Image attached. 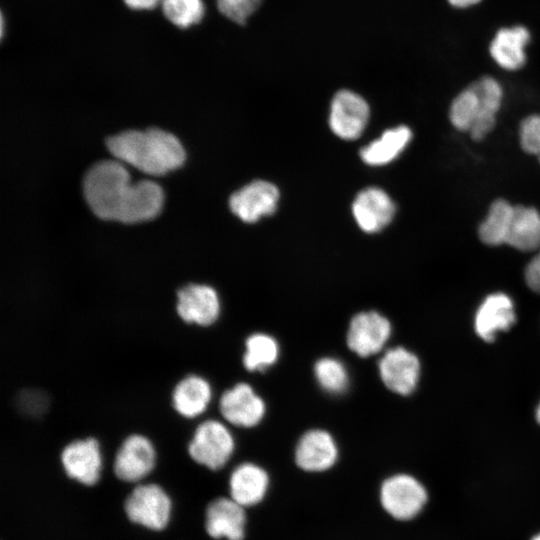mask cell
<instances>
[{"label":"cell","mask_w":540,"mask_h":540,"mask_svg":"<svg viewBox=\"0 0 540 540\" xmlns=\"http://www.w3.org/2000/svg\"><path fill=\"white\" fill-rule=\"evenodd\" d=\"M106 145L121 163L154 176L179 168L185 160L180 141L173 134L158 128L125 131L110 137Z\"/></svg>","instance_id":"obj_2"},{"label":"cell","mask_w":540,"mask_h":540,"mask_svg":"<svg viewBox=\"0 0 540 540\" xmlns=\"http://www.w3.org/2000/svg\"><path fill=\"white\" fill-rule=\"evenodd\" d=\"M243 364L249 371L264 370L278 357V344L274 338L263 333L251 335L246 340Z\"/></svg>","instance_id":"obj_24"},{"label":"cell","mask_w":540,"mask_h":540,"mask_svg":"<svg viewBox=\"0 0 540 540\" xmlns=\"http://www.w3.org/2000/svg\"><path fill=\"white\" fill-rule=\"evenodd\" d=\"M83 192L87 204L101 219L126 224L153 219L162 208L161 187L150 180L131 181L120 161L104 160L86 173Z\"/></svg>","instance_id":"obj_1"},{"label":"cell","mask_w":540,"mask_h":540,"mask_svg":"<svg viewBox=\"0 0 540 540\" xmlns=\"http://www.w3.org/2000/svg\"><path fill=\"white\" fill-rule=\"evenodd\" d=\"M411 135V130L404 125L386 130L381 137L365 146L360 156L369 165L387 164L403 151Z\"/></svg>","instance_id":"obj_23"},{"label":"cell","mask_w":540,"mask_h":540,"mask_svg":"<svg viewBox=\"0 0 540 540\" xmlns=\"http://www.w3.org/2000/svg\"><path fill=\"white\" fill-rule=\"evenodd\" d=\"M21 403L26 411L39 412L44 409L47 400L41 392H24L21 398Z\"/></svg>","instance_id":"obj_30"},{"label":"cell","mask_w":540,"mask_h":540,"mask_svg":"<svg viewBox=\"0 0 540 540\" xmlns=\"http://www.w3.org/2000/svg\"><path fill=\"white\" fill-rule=\"evenodd\" d=\"M338 457L333 437L324 430L306 432L298 441L295 451L297 465L308 472H322L331 468Z\"/></svg>","instance_id":"obj_16"},{"label":"cell","mask_w":540,"mask_h":540,"mask_svg":"<svg viewBox=\"0 0 540 540\" xmlns=\"http://www.w3.org/2000/svg\"><path fill=\"white\" fill-rule=\"evenodd\" d=\"M269 486L267 472L253 463L235 468L229 480L231 498L243 507L256 505L264 498Z\"/></svg>","instance_id":"obj_21"},{"label":"cell","mask_w":540,"mask_h":540,"mask_svg":"<svg viewBox=\"0 0 540 540\" xmlns=\"http://www.w3.org/2000/svg\"><path fill=\"white\" fill-rule=\"evenodd\" d=\"M512 300L504 293L489 295L475 315L476 333L485 341H492L495 335L509 329L515 322Z\"/></svg>","instance_id":"obj_20"},{"label":"cell","mask_w":540,"mask_h":540,"mask_svg":"<svg viewBox=\"0 0 540 540\" xmlns=\"http://www.w3.org/2000/svg\"><path fill=\"white\" fill-rule=\"evenodd\" d=\"M156 460L151 441L143 435L128 436L117 451L114 471L116 476L127 482H136L148 475Z\"/></svg>","instance_id":"obj_11"},{"label":"cell","mask_w":540,"mask_h":540,"mask_svg":"<svg viewBox=\"0 0 540 540\" xmlns=\"http://www.w3.org/2000/svg\"><path fill=\"white\" fill-rule=\"evenodd\" d=\"M222 416L240 427L257 425L265 414L263 400L246 383H239L225 391L219 401Z\"/></svg>","instance_id":"obj_14"},{"label":"cell","mask_w":540,"mask_h":540,"mask_svg":"<svg viewBox=\"0 0 540 540\" xmlns=\"http://www.w3.org/2000/svg\"><path fill=\"white\" fill-rule=\"evenodd\" d=\"M395 213L391 198L376 187L361 191L353 202V214L359 227L367 233H375L387 226Z\"/></svg>","instance_id":"obj_17"},{"label":"cell","mask_w":540,"mask_h":540,"mask_svg":"<svg viewBox=\"0 0 540 540\" xmlns=\"http://www.w3.org/2000/svg\"><path fill=\"white\" fill-rule=\"evenodd\" d=\"M179 317L200 326L213 324L220 313V301L214 288L205 284H187L177 291Z\"/></svg>","instance_id":"obj_10"},{"label":"cell","mask_w":540,"mask_h":540,"mask_svg":"<svg viewBox=\"0 0 540 540\" xmlns=\"http://www.w3.org/2000/svg\"><path fill=\"white\" fill-rule=\"evenodd\" d=\"M314 373L320 386L330 393H342L347 388V371L337 359H319L315 363Z\"/></svg>","instance_id":"obj_26"},{"label":"cell","mask_w":540,"mask_h":540,"mask_svg":"<svg viewBox=\"0 0 540 540\" xmlns=\"http://www.w3.org/2000/svg\"><path fill=\"white\" fill-rule=\"evenodd\" d=\"M233 451L232 434L223 423L212 419L198 425L188 445L191 458L213 470L224 466Z\"/></svg>","instance_id":"obj_6"},{"label":"cell","mask_w":540,"mask_h":540,"mask_svg":"<svg viewBox=\"0 0 540 540\" xmlns=\"http://www.w3.org/2000/svg\"><path fill=\"white\" fill-rule=\"evenodd\" d=\"M391 334L390 322L381 314L370 311L355 315L349 325L347 345L361 357L378 353Z\"/></svg>","instance_id":"obj_8"},{"label":"cell","mask_w":540,"mask_h":540,"mask_svg":"<svg viewBox=\"0 0 540 540\" xmlns=\"http://www.w3.org/2000/svg\"><path fill=\"white\" fill-rule=\"evenodd\" d=\"M520 144L525 152L536 155L540 162V115H531L522 120Z\"/></svg>","instance_id":"obj_28"},{"label":"cell","mask_w":540,"mask_h":540,"mask_svg":"<svg viewBox=\"0 0 540 540\" xmlns=\"http://www.w3.org/2000/svg\"><path fill=\"white\" fill-rule=\"evenodd\" d=\"M536 419L540 424V403H539V406H538V408L536 410Z\"/></svg>","instance_id":"obj_33"},{"label":"cell","mask_w":540,"mask_h":540,"mask_svg":"<svg viewBox=\"0 0 540 540\" xmlns=\"http://www.w3.org/2000/svg\"><path fill=\"white\" fill-rule=\"evenodd\" d=\"M538 249V253L525 269V280L533 291L540 293V247Z\"/></svg>","instance_id":"obj_29"},{"label":"cell","mask_w":540,"mask_h":540,"mask_svg":"<svg viewBox=\"0 0 540 540\" xmlns=\"http://www.w3.org/2000/svg\"><path fill=\"white\" fill-rule=\"evenodd\" d=\"M160 5L164 17L181 29L200 23L205 14L203 0H162Z\"/></svg>","instance_id":"obj_25"},{"label":"cell","mask_w":540,"mask_h":540,"mask_svg":"<svg viewBox=\"0 0 540 540\" xmlns=\"http://www.w3.org/2000/svg\"><path fill=\"white\" fill-rule=\"evenodd\" d=\"M61 461L67 475L82 484L94 485L100 478L102 457L94 438L69 443L62 451Z\"/></svg>","instance_id":"obj_15"},{"label":"cell","mask_w":540,"mask_h":540,"mask_svg":"<svg viewBox=\"0 0 540 540\" xmlns=\"http://www.w3.org/2000/svg\"><path fill=\"white\" fill-rule=\"evenodd\" d=\"M447 2L454 8L466 9L478 4L481 0H447Z\"/></svg>","instance_id":"obj_32"},{"label":"cell","mask_w":540,"mask_h":540,"mask_svg":"<svg viewBox=\"0 0 540 540\" xmlns=\"http://www.w3.org/2000/svg\"><path fill=\"white\" fill-rule=\"evenodd\" d=\"M379 373L391 391L408 395L416 387L420 363L416 355L403 347L388 350L379 361Z\"/></svg>","instance_id":"obj_13"},{"label":"cell","mask_w":540,"mask_h":540,"mask_svg":"<svg viewBox=\"0 0 540 540\" xmlns=\"http://www.w3.org/2000/svg\"><path fill=\"white\" fill-rule=\"evenodd\" d=\"M428 499L423 484L408 474L387 478L380 488V502L384 510L398 520H410L424 508Z\"/></svg>","instance_id":"obj_5"},{"label":"cell","mask_w":540,"mask_h":540,"mask_svg":"<svg viewBox=\"0 0 540 540\" xmlns=\"http://www.w3.org/2000/svg\"><path fill=\"white\" fill-rule=\"evenodd\" d=\"M529 40L530 32L523 25L502 27L490 42V55L503 69H520L526 62L525 47Z\"/></svg>","instance_id":"obj_19"},{"label":"cell","mask_w":540,"mask_h":540,"mask_svg":"<svg viewBox=\"0 0 540 540\" xmlns=\"http://www.w3.org/2000/svg\"><path fill=\"white\" fill-rule=\"evenodd\" d=\"M220 13L237 24H244L261 4V0H216Z\"/></svg>","instance_id":"obj_27"},{"label":"cell","mask_w":540,"mask_h":540,"mask_svg":"<svg viewBox=\"0 0 540 540\" xmlns=\"http://www.w3.org/2000/svg\"><path fill=\"white\" fill-rule=\"evenodd\" d=\"M502 97L499 82L491 76H483L453 100L449 111L450 121L457 129L469 132L474 140H482L495 125Z\"/></svg>","instance_id":"obj_4"},{"label":"cell","mask_w":540,"mask_h":540,"mask_svg":"<svg viewBox=\"0 0 540 540\" xmlns=\"http://www.w3.org/2000/svg\"><path fill=\"white\" fill-rule=\"evenodd\" d=\"M125 511L132 522L152 530H161L168 524L171 501L158 485H139L128 496Z\"/></svg>","instance_id":"obj_7"},{"label":"cell","mask_w":540,"mask_h":540,"mask_svg":"<svg viewBox=\"0 0 540 540\" xmlns=\"http://www.w3.org/2000/svg\"><path fill=\"white\" fill-rule=\"evenodd\" d=\"M279 192L267 181H254L237 192L229 201L231 211L247 223L256 222L261 217L272 214L277 207Z\"/></svg>","instance_id":"obj_12"},{"label":"cell","mask_w":540,"mask_h":540,"mask_svg":"<svg viewBox=\"0 0 540 540\" xmlns=\"http://www.w3.org/2000/svg\"><path fill=\"white\" fill-rule=\"evenodd\" d=\"M369 118V106L358 94L342 90L333 98L329 123L332 131L340 138H358Z\"/></svg>","instance_id":"obj_9"},{"label":"cell","mask_w":540,"mask_h":540,"mask_svg":"<svg viewBox=\"0 0 540 540\" xmlns=\"http://www.w3.org/2000/svg\"><path fill=\"white\" fill-rule=\"evenodd\" d=\"M531 540H540V533H538L534 537H532Z\"/></svg>","instance_id":"obj_34"},{"label":"cell","mask_w":540,"mask_h":540,"mask_svg":"<svg viewBox=\"0 0 540 540\" xmlns=\"http://www.w3.org/2000/svg\"><path fill=\"white\" fill-rule=\"evenodd\" d=\"M478 233L487 245L508 244L518 250L532 251L540 247V213L535 208L498 199L491 204Z\"/></svg>","instance_id":"obj_3"},{"label":"cell","mask_w":540,"mask_h":540,"mask_svg":"<svg viewBox=\"0 0 540 540\" xmlns=\"http://www.w3.org/2000/svg\"><path fill=\"white\" fill-rule=\"evenodd\" d=\"M212 397L207 380L198 375L181 379L172 391V406L183 417L194 418L202 414Z\"/></svg>","instance_id":"obj_22"},{"label":"cell","mask_w":540,"mask_h":540,"mask_svg":"<svg viewBox=\"0 0 540 540\" xmlns=\"http://www.w3.org/2000/svg\"><path fill=\"white\" fill-rule=\"evenodd\" d=\"M124 4L136 11L152 10L161 4L162 0H122Z\"/></svg>","instance_id":"obj_31"},{"label":"cell","mask_w":540,"mask_h":540,"mask_svg":"<svg viewBox=\"0 0 540 540\" xmlns=\"http://www.w3.org/2000/svg\"><path fill=\"white\" fill-rule=\"evenodd\" d=\"M244 507L232 498H218L206 510V531L215 539L242 540L245 534Z\"/></svg>","instance_id":"obj_18"}]
</instances>
